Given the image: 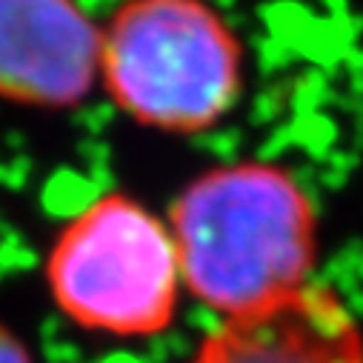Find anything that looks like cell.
<instances>
[{
    "label": "cell",
    "instance_id": "obj_5",
    "mask_svg": "<svg viewBox=\"0 0 363 363\" xmlns=\"http://www.w3.org/2000/svg\"><path fill=\"white\" fill-rule=\"evenodd\" d=\"M189 363H363V329L332 286L312 281L275 306L223 318Z\"/></svg>",
    "mask_w": 363,
    "mask_h": 363
},
{
    "label": "cell",
    "instance_id": "obj_4",
    "mask_svg": "<svg viewBox=\"0 0 363 363\" xmlns=\"http://www.w3.org/2000/svg\"><path fill=\"white\" fill-rule=\"evenodd\" d=\"M101 86V26L80 0H0V101L74 109Z\"/></svg>",
    "mask_w": 363,
    "mask_h": 363
},
{
    "label": "cell",
    "instance_id": "obj_2",
    "mask_svg": "<svg viewBox=\"0 0 363 363\" xmlns=\"http://www.w3.org/2000/svg\"><path fill=\"white\" fill-rule=\"evenodd\" d=\"M243 83V40L212 0H123L101 26V86L143 129L209 132Z\"/></svg>",
    "mask_w": 363,
    "mask_h": 363
},
{
    "label": "cell",
    "instance_id": "obj_6",
    "mask_svg": "<svg viewBox=\"0 0 363 363\" xmlns=\"http://www.w3.org/2000/svg\"><path fill=\"white\" fill-rule=\"evenodd\" d=\"M0 363H35L26 340H21V335L4 320H0Z\"/></svg>",
    "mask_w": 363,
    "mask_h": 363
},
{
    "label": "cell",
    "instance_id": "obj_3",
    "mask_svg": "<svg viewBox=\"0 0 363 363\" xmlns=\"http://www.w3.org/2000/svg\"><path fill=\"white\" fill-rule=\"evenodd\" d=\"M43 275L66 320L118 340L163 335L184 289L169 223L126 192H106L72 215Z\"/></svg>",
    "mask_w": 363,
    "mask_h": 363
},
{
    "label": "cell",
    "instance_id": "obj_1",
    "mask_svg": "<svg viewBox=\"0 0 363 363\" xmlns=\"http://www.w3.org/2000/svg\"><path fill=\"white\" fill-rule=\"evenodd\" d=\"M166 223L184 289L220 320L275 306L312 284L318 209L301 177L275 160L203 169L177 192Z\"/></svg>",
    "mask_w": 363,
    "mask_h": 363
}]
</instances>
